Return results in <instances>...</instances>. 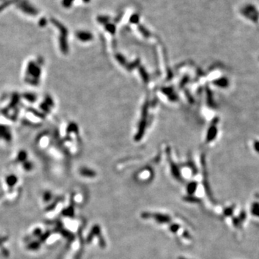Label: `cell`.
<instances>
[{
  "label": "cell",
  "instance_id": "cell-1",
  "mask_svg": "<svg viewBox=\"0 0 259 259\" xmlns=\"http://www.w3.org/2000/svg\"><path fill=\"white\" fill-rule=\"evenodd\" d=\"M26 75L27 77L25 78V80L28 83L34 86L38 85L39 78L41 75V68L37 65L36 63L31 61L28 65Z\"/></svg>",
  "mask_w": 259,
  "mask_h": 259
},
{
  "label": "cell",
  "instance_id": "cell-2",
  "mask_svg": "<svg viewBox=\"0 0 259 259\" xmlns=\"http://www.w3.org/2000/svg\"><path fill=\"white\" fill-rule=\"evenodd\" d=\"M18 7L22 10L24 13L30 15H36L38 14V10L34 7L31 4H30L26 0H22L18 5Z\"/></svg>",
  "mask_w": 259,
  "mask_h": 259
},
{
  "label": "cell",
  "instance_id": "cell-3",
  "mask_svg": "<svg viewBox=\"0 0 259 259\" xmlns=\"http://www.w3.org/2000/svg\"><path fill=\"white\" fill-rule=\"evenodd\" d=\"M2 138L4 140L9 141L12 139V135L7 126L0 125V138Z\"/></svg>",
  "mask_w": 259,
  "mask_h": 259
},
{
  "label": "cell",
  "instance_id": "cell-4",
  "mask_svg": "<svg viewBox=\"0 0 259 259\" xmlns=\"http://www.w3.org/2000/svg\"><path fill=\"white\" fill-rule=\"evenodd\" d=\"M17 181H18V178L15 176V175H13V174L9 175V176L6 178V183H7V186L10 187V188H12V187H15L16 183H17Z\"/></svg>",
  "mask_w": 259,
  "mask_h": 259
},
{
  "label": "cell",
  "instance_id": "cell-5",
  "mask_svg": "<svg viewBox=\"0 0 259 259\" xmlns=\"http://www.w3.org/2000/svg\"><path fill=\"white\" fill-rule=\"evenodd\" d=\"M41 243L38 240H32L28 243L26 248L30 250H38L40 248Z\"/></svg>",
  "mask_w": 259,
  "mask_h": 259
},
{
  "label": "cell",
  "instance_id": "cell-6",
  "mask_svg": "<svg viewBox=\"0 0 259 259\" xmlns=\"http://www.w3.org/2000/svg\"><path fill=\"white\" fill-rule=\"evenodd\" d=\"M217 128H216L215 126L211 127L209 129V130H208L207 140H208V141H211V140H214L215 139V138L216 137V135H217Z\"/></svg>",
  "mask_w": 259,
  "mask_h": 259
},
{
  "label": "cell",
  "instance_id": "cell-7",
  "mask_svg": "<svg viewBox=\"0 0 259 259\" xmlns=\"http://www.w3.org/2000/svg\"><path fill=\"white\" fill-rule=\"evenodd\" d=\"M215 84L220 87H222V88H226V87H228V85H229V81H228V79L227 78L223 77V78L217 79V80L215 81Z\"/></svg>",
  "mask_w": 259,
  "mask_h": 259
},
{
  "label": "cell",
  "instance_id": "cell-8",
  "mask_svg": "<svg viewBox=\"0 0 259 259\" xmlns=\"http://www.w3.org/2000/svg\"><path fill=\"white\" fill-rule=\"evenodd\" d=\"M61 215L63 216H65V217H73V215H74V209H73V207L72 206H69V207H67L64 209L61 212Z\"/></svg>",
  "mask_w": 259,
  "mask_h": 259
},
{
  "label": "cell",
  "instance_id": "cell-9",
  "mask_svg": "<svg viewBox=\"0 0 259 259\" xmlns=\"http://www.w3.org/2000/svg\"><path fill=\"white\" fill-rule=\"evenodd\" d=\"M61 200H62V198H61V197H58V198H56L54 202H52L50 203V205H49L48 207L46 208V209H45V210H46V212H50V211L54 210L55 208H56V205H58V204L60 202Z\"/></svg>",
  "mask_w": 259,
  "mask_h": 259
},
{
  "label": "cell",
  "instance_id": "cell-10",
  "mask_svg": "<svg viewBox=\"0 0 259 259\" xmlns=\"http://www.w3.org/2000/svg\"><path fill=\"white\" fill-rule=\"evenodd\" d=\"M76 35H77V37H78L79 39L82 40V41H86V40H88L91 38V35L89 34L88 32H82V31L79 32L78 33H77Z\"/></svg>",
  "mask_w": 259,
  "mask_h": 259
},
{
  "label": "cell",
  "instance_id": "cell-11",
  "mask_svg": "<svg viewBox=\"0 0 259 259\" xmlns=\"http://www.w3.org/2000/svg\"><path fill=\"white\" fill-rule=\"evenodd\" d=\"M50 235H51V231H50V230H47V231L43 232V233H42L41 235L38 238V241H39L40 243H43V242H46V240L48 239L49 237H50Z\"/></svg>",
  "mask_w": 259,
  "mask_h": 259
},
{
  "label": "cell",
  "instance_id": "cell-12",
  "mask_svg": "<svg viewBox=\"0 0 259 259\" xmlns=\"http://www.w3.org/2000/svg\"><path fill=\"white\" fill-rule=\"evenodd\" d=\"M27 157H28V154L27 153H26V151H24V150H21V151L19 152V154H18L17 155V161L18 162L24 163V161H26Z\"/></svg>",
  "mask_w": 259,
  "mask_h": 259
},
{
  "label": "cell",
  "instance_id": "cell-13",
  "mask_svg": "<svg viewBox=\"0 0 259 259\" xmlns=\"http://www.w3.org/2000/svg\"><path fill=\"white\" fill-rule=\"evenodd\" d=\"M23 97L26 100L30 102H33L36 101V96L31 93H26L24 94Z\"/></svg>",
  "mask_w": 259,
  "mask_h": 259
},
{
  "label": "cell",
  "instance_id": "cell-14",
  "mask_svg": "<svg viewBox=\"0 0 259 259\" xmlns=\"http://www.w3.org/2000/svg\"><path fill=\"white\" fill-rule=\"evenodd\" d=\"M52 194L50 191H45L43 194V200L45 202H48L49 201L51 200L52 199Z\"/></svg>",
  "mask_w": 259,
  "mask_h": 259
},
{
  "label": "cell",
  "instance_id": "cell-15",
  "mask_svg": "<svg viewBox=\"0 0 259 259\" xmlns=\"http://www.w3.org/2000/svg\"><path fill=\"white\" fill-rule=\"evenodd\" d=\"M23 168L25 171H31L32 168H33V164H32V163H31L30 161H24L23 163Z\"/></svg>",
  "mask_w": 259,
  "mask_h": 259
},
{
  "label": "cell",
  "instance_id": "cell-16",
  "mask_svg": "<svg viewBox=\"0 0 259 259\" xmlns=\"http://www.w3.org/2000/svg\"><path fill=\"white\" fill-rule=\"evenodd\" d=\"M43 233L42 232V229L40 228H37L33 230V232H32V237H37V238H39L40 235H41V234Z\"/></svg>",
  "mask_w": 259,
  "mask_h": 259
},
{
  "label": "cell",
  "instance_id": "cell-17",
  "mask_svg": "<svg viewBox=\"0 0 259 259\" xmlns=\"http://www.w3.org/2000/svg\"><path fill=\"white\" fill-rule=\"evenodd\" d=\"M8 239H9V237L7 235L0 236V246H2L5 242H7Z\"/></svg>",
  "mask_w": 259,
  "mask_h": 259
},
{
  "label": "cell",
  "instance_id": "cell-18",
  "mask_svg": "<svg viewBox=\"0 0 259 259\" xmlns=\"http://www.w3.org/2000/svg\"><path fill=\"white\" fill-rule=\"evenodd\" d=\"M1 253H2V254L3 256H5V257H8V256H9V250H8L7 249V248H3V247L1 248Z\"/></svg>",
  "mask_w": 259,
  "mask_h": 259
},
{
  "label": "cell",
  "instance_id": "cell-19",
  "mask_svg": "<svg viewBox=\"0 0 259 259\" xmlns=\"http://www.w3.org/2000/svg\"><path fill=\"white\" fill-rule=\"evenodd\" d=\"M253 148L259 154V140H256L253 142Z\"/></svg>",
  "mask_w": 259,
  "mask_h": 259
},
{
  "label": "cell",
  "instance_id": "cell-20",
  "mask_svg": "<svg viewBox=\"0 0 259 259\" xmlns=\"http://www.w3.org/2000/svg\"><path fill=\"white\" fill-rule=\"evenodd\" d=\"M73 0H63V5L64 7H70L71 4L72 3Z\"/></svg>",
  "mask_w": 259,
  "mask_h": 259
},
{
  "label": "cell",
  "instance_id": "cell-21",
  "mask_svg": "<svg viewBox=\"0 0 259 259\" xmlns=\"http://www.w3.org/2000/svg\"><path fill=\"white\" fill-rule=\"evenodd\" d=\"M46 24V20L44 19V18H43V19H40L39 21V25L41 26V27H43Z\"/></svg>",
  "mask_w": 259,
  "mask_h": 259
}]
</instances>
